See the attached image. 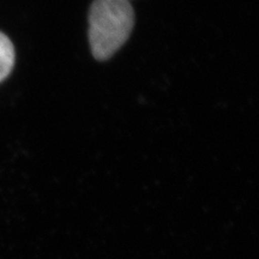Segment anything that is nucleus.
Returning a JSON list of instances; mask_svg holds the SVG:
<instances>
[{
	"label": "nucleus",
	"instance_id": "f257e3e1",
	"mask_svg": "<svg viewBox=\"0 0 259 259\" xmlns=\"http://www.w3.org/2000/svg\"><path fill=\"white\" fill-rule=\"evenodd\" d=\"M135 27V11L130 0H94L89 11V42L96 60L112 58Z\"/></svg>",
	"mask_w": 259,
	"mask_h": 259
},
{
	"label": "nucleus",
	"instance_id": "f03ea898",
	"mask_svg": "<svg viewBox=\"0 0 259 259\" xmlns=\"http://www.w3.org/2000/svg\"><path fill=\"white\" fill-rule=\"evenodd\" d=\"M16 53L11 40L0 31V83L5 80L15 66Z\"/></svg>",
	"mask_w": 259,
	"mask_h": 259
}]
</instances>
